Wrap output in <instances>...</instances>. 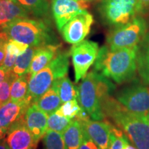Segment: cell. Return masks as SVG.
I'll return each instance as SVG.
<instances>
[{
	"mask_svg": "<svg viewBox=\"0 0 149 149\" xmlns=\"http://www.w3.org/2000/svg\"><path fill=\"white\" fill-rule=\"evenodd\" d=\"M44 149H66L62 134L48 129L43 137Z\"/></svg>",
	"mask_w": 149,
	"mask_h": 149,
	"instance_id": "cell-24",
	"label": "cell"
},
{
	"mask_svg": "<svg viewBox=\"0 0 149 149\" xmlns=\"http://www.w3.org/2000/svg\"><path fill=\"white\" fill-rule=\"evenodd\" d=\"M147 117H148V120H149V112H148V115H147Z\"/></svg>",
	"mask_w": 149,
	"mask_h": 149,
	"instance_id": "cell-40",
	"label": "cell"
},
{
	"mask_svg": "<svg viewBox=\"0 0 149 149\" xmlns=\"http://www.w3.org/2000/svg\"><path fill=\"white\" fill-rule=\"evenodd\" d=\"M137 4V0H102L99 10L106 23L119 26L135 17Z\"/></svg>",
	"mask_w": 149,
	"mask_h": 149,
	"instance_id": "cell-7",
	"label": "cell"
},
{
	"mask_svg": "<svg viewBox=\"0 0 149 149\" xmlns=\"http://www.w3.org/2000/svg\"><path fill=\"white\" fill-rule=\"evenodd\" d=\"M8 40V35L3 31L0 33V66L2 64L6 56V46Z\"/></svg>",
	"mask_w": 149,
	"mask_h": 149,
	"instance_id": "cell-31",
	"label": "cell"
},
{
	"mask_svg": "<svg viewBox=\"0 0 149 149\" xmlns=\"http://www.w3.org/2000/svg\"><path fill=\"white\" fill-rule=\"evenodd\" d=\"M122 130L111 124V133L108 149H124L126 145L129 144Z\"/></svg>",
	"mask_w": 149,
	"mask_h": 149,
	"instance_id": "cell-28",
	"label": "cell"
},
{
	"mask_svg": "<svg viewBox=\"0 0 149 149\" xmlns=\"http://www.w3.org/2000/svg\"><path fill=\"white\" fill-rule=\"evenodd\" d=\"M35 104L48 115L55 113L62 104L57 89L53 85L40 97Z\"/></svg>",
	"mask_w": 149,
	"mask_h": 149,
	"instance_id": "cell-19",
	"label": "cell"
},
{
	"mask_svg": "<svg viewBox=\"0 0 149 149\" xmlns=\"http://www.w3.org/2000/svg\"><path fill=\"white\" fill-rule=\"evenodd\" d=\"M113 83L100 72L91 71L82 79L78 87L77 100L92 120L102 121L106 117L102 110L104 100L115 90Z\"/></svg>",
	"mask_w": 149,
	"mask_h": 149,
	"instance_id": "cell-3",
	"label": "cell"
},
{
	"mask_svg": "<svg viewBox=\"0 0 149 149\" xmlns=\"http://www.w3.org/2000/svg\"><path fill=\"white\" fill-rule=\"evenodd\" d=\"M10 71H11V70H10ZM10 71L6 70L2 66H0V82L3 81L6 78L8 77Z\"/></svg>",
	"mask_w": 149,
	"mask_h": 149,
	"instance_id": "cell-35",
	"label": "cell"
},
{
	"mask_svg": "<svg viewBox=\"0 0 149 149\" xmlns=\"http://www.w3.org/2000/svg\"><path fill=\"white\" fill-rule=\"evenodd\" d=\"M30 72L19 76L12 83L10 88V100L22 102L27 99L29 93V81L31 78Z\"/></svg>",
	"mask_w": 149,
	"mask_h": 149,
	"instance_id": "cell-20",
	"label": "cell"
},
{
	"mask_svg": "<svg viewBox=\"0 0 149 149\" xmlns=\"http://www.w3.org/2000/svg\"><path fill=\"white\" fill-rule=\"evenodd\" d=\"M80 122V121H79ZM89 137L99 149H108L111 133V124L105 121L91 120V119L80 122Z\"/></svg>",
	"mask_w": 149,
	"mask_h": 149,
	"instance_id": "cell-13",
	"label": "cell"
},
{
	"mask_svg": "<svg viewBox=\"0 0 149 149\" xmlns=\"http://www.w3.org/2000/svg\"><path fill=\"white\" fill-rule=\"evenodd\" d=\"M93 23V17L87 10L80 13L64 26L61 33L63 38L68 44L81 42L90 33Z\"/></svg>",
	"mask_w": 149,
	"mask_h": 149,
	"instance_id": "cell-10",
	"label": "cell"
},
{
	"mask_svg": "<svg viewBox=\"0 0 149 149\" xmlns=\"http://www.w3.org/2000/svg\"><path fill=\"white\" fill-rule=\"evenodd\" d=\"M37 48L29 46L25 53L17 57L16 61L13 68V71L18 76H21L29 72L31 61L34 57Z\"/></svg>",
	"mask_w": 149,
	"mask_h": 149,
	"instance_id": "cell-23",
	"label": "cell"
},
{
	"mask_svg": "<svg viewBox=\"0 0 149 149\" xmlns=\"http://www.w3.org/2000/svg\"><path fill=\"white\" fill-rule=\"evenodd\" d=\"M0 149H9L6 141V139L0 141Z\"/></svg>",
	"mask_w": 149,
	"mask_h": 149,
	"instance_id": "cell-37",
	"label": "cell"
},
{
	"mask_svg": "<svg viewBox=\"0 0 149 149\" xmlns=\"http://www.w3.org/2000/svg\"><path fill=\"white\" fill-rule=\"evenodd\" d=\"M7 133H8V130H6L5 128H3L0 126V141H2L3 139H4L6 137Z\"/></svg>",
	"mask_w": 149,
	"mask_h": 149,
	"instance_id": "cell-36",
	"label": "cell"
},
{
	"mask_svg": "<svg viewBox=\"0 0 149 149\" xmlns=\"http://www.w3.org/2000/svg\"><path fill=\"white\" fill-rule=\"evenodd\" d=\"M53 85L57 89L61 101L63 103L78 97V88L74 86L70 79L64 77L56 79Z\"/></svg>",
	"mask_w": 149,
	"mask_h": 149,
	"instance_id": "cell-21",
	"label": "cell"
},
{
	"mask_svg": "<svg viewBox=\"0 0 149 149\" xmlns=\"http://www.w3.org/2000/svg\"><path fill=\"white\" fill-rule=\"evenodd\" d=\"M70 51H59L45 68L36 72L29 81L27 98L35 103L51 87L56 79L67 75L69 67Z\"/></svg>",
	"mask_w": 149,
	"mask_h": 149,
	"instance_id": "cell-5",
	"label": "cell"
},
{
	"mask_svg": "<svg viewBox=\"0 0 149 149\" xmlns=\"http://www.w3.org/2000/svg\"><path fill=\"white\" fill-rule=\"evenodd\" d=\"M86 1H92V0H86Z\"/></svg>",
	"mask_w": 149,
	"mask_h": 149,
	"instance_id": "cell-41",
	"label": "cell"
},
{
	"mask_svg": "<svg viewBox=\"0 0 149 149\" xmlns=\"http://www.w3.org/2000/svg\"><path fill=\"white\" fill-rule=\"evenodd\" d=\"M149 10V0H137V15H143Z\"/></svg>",
	"mask_w": 149,
	"mask_h": 149,
	"instance_id": "cell-34",
	"label": "cell"
},
{
	"mask_svg": "<svg viewBox=\"0 0 149 149\" xmlns=\"http://www.w3.org/2000/svg\"><path fill=\"white\" fill-rule=\"evenodd\" d=\"M99 50L97 43L89 40L73 44L70 48L76 83L85 77L89 68L94 64Z\"/></svg>",
	"mask_w": 149,
	"mask_h": 149,
	"instance_id": "cell-8",
	"label": "cell"
},
{
	"mask_svg": "<svg viewBox=\"0 0 149 149\" xmlns=\"http://www.w3.org/2000/svg\"><path fill=\"white\" fill-rule=\"evenodd\" d=\"M29 47V46L26 44L9 39L6 46V52L10 55L18 57L25 53Z\"/></svg>",
	"mask_w": 149,
	"mask_h": 149,
	"instance_id": "cell-30",
	"label": "cell"
},
{
	"mask_svg": "<svg viewBox=\"0 0 149 149\" xmlns=\"http://www.w3.org/2000/svg\"><path fill=\"white\" fill-rule=\"evenodd\" d=\"M32 104L29 99L22 102L9 100L0 107V126L8 130L11 126L25 116L28 109Z\"/></svg>",
	"mask_w": 149,
	"mask_h": 149,
	"instance_id": "cell-14",
	"label": "cell"
},
{
	"mask_svg": "<svg viewBox=\"0 0 149 149\" xmlns=\"http://www.w3.org/2000/svg\"><path fill=\"white\" fill-rule=\"evenodd\" d=\"M61 46V44H48L37 47L31 61L29 72L33 76L36 72L45 68L60 51L59 50Z\"/></svg>",
	"mask_w": 149,
	"mask_h": 149,
	"instance_id": "cell-16",
	"label": "cell"
},
{
	"mask_svg": "<svg viewBox=\"0 0 149 149\" xmlns=\"http://www.w3.org/2000/svg\"><path fill=\"white\" fill-rule=\"evenodd\" d=\"M48 116L35 103L30 106L26 113V125L37 142L43 138L47 131Z\"/></svg>",
	"mask_w": 149,
	"mask_h": 149,
	"instance_id": "cell-15",
	"label": "cell"
},
{
	"mask_svg": "<svg viewBox=\"0 0 149 149\" xmlns=\"http://www.w3.org/2000/svg\"><path fill=\"white\" fill-rule=\"evenodd\" d=\"M84 129L82 124L77 119L72 120L69 126L63 133L66 149H79L82 143Z\"/></svg>",
	"mask_w": 149,
	"mask_h": 149,
	"instance_id": "cell-18",
	"label": "cell"
},
{
	"mask_svg": "<svg viewBox=\"0 0 149 149\" xmlns=\"http://www.w3.org/2000/svg\"><path fill=\"white\" fill-rule=\"evenodd\" d=\"M79 104L77 99L64 102L61 104L55 113L60 116L67 117V118H75L81 110V107Z\"/></svg>",
	"mask_w": 149,
	"mask_h": 149,
	"instance_id": "cell-27",
	"label": "cell"
},
{
	"mask_svg": "<svg viewBox=\"0 0 149 149\" xmlns=\"http://www.w3.org/2000/svg\"><path fill=\"white\" fill-rule=\"evenodd\" d=\"M29 15V13L17 0H0V26Z\"/></svg>",
	"mask_w": 149,
	"mask_h": 149,
	"instance_id": "cell-17",
	"label": "cell"
},
{
	"mask_svg": "<svg viewBox=\"0 0 149 149\" xmlns=\"http://www.w3.org/2000/svg\"><path fill=\"white\" fill-rule=\"evenodd\" d=\"M6 141L9 149H36L35 140L25 122V116L8 128Z\"/></svg>",
	"mask_w": 149,
	"mask_h": 149,
	"instance_id": "cell-12",
	"label": "cell"
},
{
	"mask_svg": "<svg viewBox=\"0 0 149 149\" xmlns=\"http://www.w3.org/2000/svg\"><path fill=\"white\" fill-rule=\"evenodd\" d=\"M124 149H137V148H136L135 147H133V146H130V145L128 144V145H126V146L124 147Z\"/></svg>",
	"mask_w": 149,
	"mask_h": 149,
	"instance_id": "cell-38",
	"label": "cell"
},
{
	"mask_svg": "<svg viewBox=\"0 0 149 149\" xmlns=\"http://www.w3.org/2000/svg\"><path fill=\"white\" fill-rule=\"evenodd\" d=\"M72 120V119L60 116L56 113H54L48 115V129L63 134L67 127L69 126Z\"/></svg>",
	"mask_w": 149,
	"mask_h": 149,
	"instance_id": "cell-26",
	"label": "cell"
},
{
	"mask_svg": "<svg viewBox=\"0 0 149 149\" xmlns=\"http://www.w3.org/2000/svg\"><path fill=\"white\" fill-rule=\"evenodd\" d=\"M1 26L9 39L26 44L31 47L59 44L46 19H18Z\"/></svg>",
	"mask_w": 149,
	"mask_h": 149,
	"instance_id": "cell-4",
	"label": "cell"
},
{
	"mask_svg": "<svg viewBox=\"0 0 149 149\" xmlns=\"http://www.w3.org/2000/svg\"><path fill=\"white\" fill-rule=\"evenodd\" d=\"M146 21L140 17H135L124 25L115 26L108 35L107 44L110 49L138 47L146 33Z\"/></svg>",
	"mask_w": 149,
	"mask_h": 149,
	"instance_id": "cell-6",
	"label": "cell"
},
{
	"mask_svg": "<svg viewBox=\"0 0 149 149\" xmlns=\"http://www.w3.org/2000/svg\"><path fill=\"white\" fill-rule=\"evenodd\" d=\"M3 31V29H2V26H0V33Z\"/></svg>",
	"mask_w": 149,
	"mask_h": 149,
	"instance_id": "cell-39",
	"label": "cell"
},
{
	"mask_svg": "<svg viewBox=\"0 0 149 149\" xmlns=\"http://www.w3.org/2000/svg\"><path fill=\"white\" fill-rule=\"evenodd\" d=\"M117 100L128 111L146 115L149 112V87L134 85L126 87L117 94Z\"/></svg>",
	"mask_w": 149,
	"mask_h": 149,
	"instance_id": "cell-9",
	"label": "cell"
},
{
	"mask_svg": "<svg viewBox=\"0 0 149 149\" xmlns=\"http://www.w3.org/2000/svg\"><path fill=\"white\" fill-rule=\"evenodd\" d=\"M19 76L11 70L8 77L0 82V107L10 100V88L12 83Z\"/></svg>",
	"mask_w": 149,
	"mask_h": 149,
	"instance_id": "cell-29",
	"label": "cell"
},
{
	"mask_svg": "<svg viewBox=\"0 0 149 149\" xmlns=\"http://www.w3.org/2000/svg\"><path fill=\"white\" fill-rule=\"evenodd\" d=\"M17 56L10 55L8 53L6 52V56L3 59L2 64L1 66H2L6 70L10 71V70H13V68L15 63L16 59H17Z\"/></svg>",
	"mask_w": 149,
	"mask_h": 149,
	"instance_id": "cell-32",
	"label": "cell"
},
{
	"mask_svg": "<svg viewBox=\"0 0 149 149\" xmlns=\"http://www.w3.org/2000/svg\"><path fill=\"white\" fill-rule=\"evenodd\" d=\"M88 6L89 3L86 0H52V13L58 31L61 32L67 22Z\"/></svg>",
	"mask_w": 149,
	"mask_h": 149,
	"instance_id": "cell-11",
	"label": "cell"
},
{
	"mask_svg": "<svg viewBox=\"0 0 149 149\" xmlns=\"http://www.w3.org/2000/svg\"><path fill=\"white\" fill-rule=\"evenodd\" d=\"M137 62L144 76L149 79V33L144 38L140 53H137Z\"/></svg>",
	"mask_w": 149,
	"mask_h": 149,
	"instance_id": "cell-25",
	"label": "cell"
},
{
	"mask_svg": "<svg viewBox=\"0 0 149 149\" xmlns=\"http://www.w3.org/2000/svg\"><path fill=\"white\" fill-rule=\"evenodd\" d=\"M102 110L115 125L124 132L137 149H149V120L135 114L110 95L102 102Z\"/></svg>",
	"mask_w": 149,
	"mask_h": 149,
	"instance_id": "cell-1",
	"label": "cell"
},
{
	"mask_svg": "<svg viewBox=\"0 0 149 149\" xmlns=\"http://www.w3.org/2000/svg\"><path fill=\"white\" fill-rule=\"evenodd\" d=\"M79 149H99L98 147L97 146V145L89 137V136L86 133V132L85 131V130L82 143H81Z\"/></svg>",
	"mask_w": 149,
	"mask_h": 149,
	"instance_id": "cell-33",
	"label": "cell"
},
{
	"mask_svg": "<svg viewBox=\"0 0 149 149\" xmlns=\"http://www.w3.org/2000/svg\"><path fill=\"white\" fill-rule=\"evenodd\" d=\"M30 14L39 19H46L49 13L48 0H17Z\"/></svg>",
	"mask_w": 149,
	"mask_h": 149,
	"instance_id": "cell-22",
	"label": "cell"
},
{
	"mask_svg": "<svg viewBox=\"0 0 149 149\" xmlns=\"http://www.w3.org/2000/svg\"><path fill=\"white\" fill-rule=\"evenodd\" d=\"M137 50L138 47L112 50L102 46L95 61V70L117 84L129 81L137 71Z\"/></svg>",
	"mask_w": 149,
	"mask_h": 149,
	"instance_id": "cell-2",
	"label": "cell"
},
{
	"mask_svg": "<svg viewBox=\"0 0 149 149\" xmlns=\"http://www.w3.org/2000/svg\"><path fill=\"white\" fill-rule=\"evenodd\" d=\"M76 1H78V0H76Z\"/></svg>",
	"mask_w": 149,
	"mask_h": 149,
	"instance_id": "cell-42",
	"label": "cell"
}]
</instances>
